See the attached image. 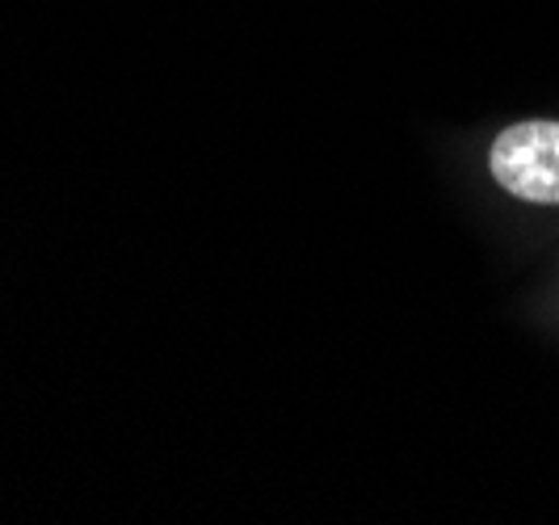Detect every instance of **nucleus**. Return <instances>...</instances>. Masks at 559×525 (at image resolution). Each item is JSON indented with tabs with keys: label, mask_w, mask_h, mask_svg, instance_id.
Returning a JSON list of instances; mask_svg holds the SVG:
<instances>
[{
	"label": "nucleus",
	"mask_w": 559,
	"mask_h": 525,
	"mask_svg": "<svg viewBox=\"0 0 559 525\" xmlns=\"http://www.w3.org/2000/svg\"><path fill=\"white\" fill-rule=\"evenodd\" d=\"M492 177L509 194L559 202V122H518L492 143Z\"/></svg>",
	"instance_id": "1"
}]
</instances>
